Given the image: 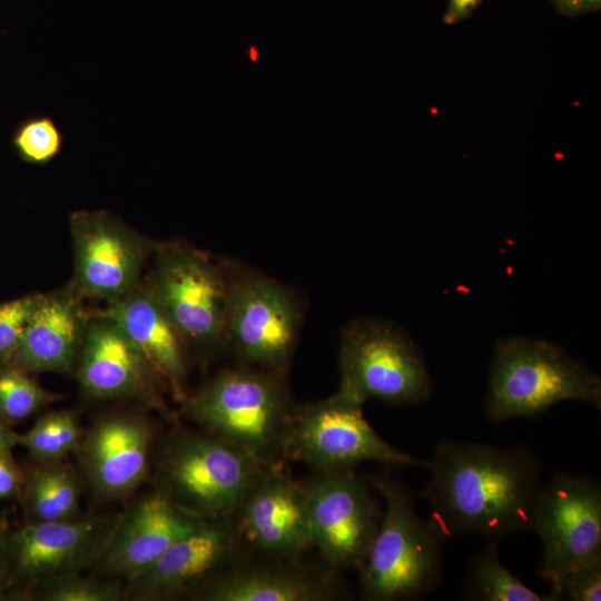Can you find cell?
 Here are the masks:
<instances>
[{"label": "cell", "instance_id": "6da1fadb", "mask_svg": "<svg viewBox=\"0 0 601 601\" xmlns=\"http://www.w3.org/2000/svg\"><path fill=\"white\" fill-rule=\"evenodd\" d=\"M422 492L443 540L474 533L487 541L531 530L542 463L526 446L439 442Z\"/></svg>", "mask_w": 601, "mask_h": 601}, {"label": "cell", "instance_id": "7a4b0ae2", "mask_svg": "<svg viewBox=\"0 0 601 601\" xmlns=\"http://www.w3.org/2000/svg\"><path fill=\"white\" fill-rule=\"evenodd\" d=\"M204 430L282 469L295 405L285 372L250 366L221 371L183 402Z\"/></svg>", "mask_w": 601, "mask_h": 601}, {"label": "cell", "instance_id": "3957f363", "mask_svg": "<svg viewBox=\"0 0 601 601\" xmlns=\"http://www.w3.org/2000/svg\"><path fill=\"white\" fill-rule=\"evenodd\" d=\"M384 501L381 521L359 568L362 595L372 601L418 599L442 577L444 541L415 510L412 492L390 475L370 479Z\"/></svg>", "mask_w": 601, "mask_h": 601}, {"label": "cell", "instance_id": "277c9868", "mask_svg": "<svg viewBox=\"0 0 601 601\" xmlns=\"http://www.w3.org/2000/svg\"><path fill=\"white\" fill-rule=\"evenodd\" d=\"M571 400L600 410L599 375L551 342L521 336L496 341L484 401L489 421L535 418L553 405Z\"/></svg>", "mask_w": 601, "mask_h": 601}, {"label": "cell", "instance_id": "5b68a950", "mask_svg": "<svg viewBox=\"0 0 601 601\" xmlns=\"http://www.w3.org/2000/svg\"><path fill=\"white\" fill-rule=\"evenodd\" d=\"M273 470L209 433L175 437L159 463V489L206 521L231 520Z\"/></svg>", "mask_w": 601, "mask_h": 601}, {"label": "cell", "instance_id": "8992f818", "mask_svg": "<svg viewBox=\"0 0 601 601\" xmlns=\"http://www.w3.org/2000/svg\"><path fill=\"white\" fill-rule=\"evenodd\" d=\"M341 381L336 392L364 405L370 398L412 406L427 401L432 381L414 341L397 325L356 318L341 335Z\"/></svg>", "mask_w": 601, "mask_h": 601}, {"label": "cell", "instance_id": "52a82bcc", "mask_svg": "<svg viewBox=\"0 0 601 601\" xmlns=\"http://www.w3.org/2000/svg\"><path fill=\"white\" fill-rule=\"evenodd\" d=\"M225 337L244 366L286 372L303 322L292 287L238 262L224 263Z\"/></svg>", "mask_w": 601, "mask_h": 601}, {"label": "cell", "instance_id": "ba28073f", "mask_svg": "<svg viewBox=\"0 0 601 601\" xmlns=\"http://www.w3.org/2000/svg\"><path fill=\"white\" fill-rule=\"evenodd\" d=\"M152 255L147 285L188 346L206 355L226 347L224 264L179 239L156 244Z\"/></svg>", "mask_w": 601, "mask_h": 601}, {"label": "cell", "instance_id": "9c48e42d", "mask_svg": "<svg viewBox=\"0 0 601 601\" xmlns=\"http://www.w3.org/2000/svg\"><path fill=\"white\" fill-rule=\"evenodd\" d=\"M286 460L302 461L321 472L353 469L365 461L395 467L428 464L383 440L365 418L363 405L338 392L295 405Z\"/></svg>", "mask_w": 601, "mask_h": 601}, {"label": "cell", "instance_id": "30bf717a", "mask_svg": "<svg viewBox=\"0 0 601 601\" xmlns=\"http://www.w3.org/2000/svg\"><path fill=\"white\" fill-rule=\"evenodd\" d=\"M531 530L541 540L540 575L555 587L601 563V486L587 475L555 472L539 494Z\"/></svg>", "mask_w": 601, "mask_h": 601}, {"label": "cell", "instance_id": "8fae6325", "mask_svg": "<svg viewBox=\"0 0 601 601\" xmlns=\"http://www.w3.org/2000/svg\"><path fill=\"white\" fill-rule=\"evenodd\" d=\"M73 250L70 284L85 299L114 304L141 282L154 247L116 215L105 210H76L69 215Z\"/></svg>", "mask_w": 601, "mask_h": 601}, {"label": "cell", "instance_id": "7c38bea8", "mask_svg": "<svg viewBox=\"0 0 601 601\" xmlns=\"http://www.w3.org/2000/svg\"><path fill=\"white\" fill-rule=\"evenodd\" d=\"M312 544L334 566H362L382 510L353 469L321 472L304 486Z\"/></svg>", "mask_w": 601, "mask_h": 601}, {"label": "cell", "instance_id": "4fadbf2b", "mask_svg": "<svg viewBox=\"0 0 601 601\" xmlns=\"http://www.w3.org/2000/svg\"><path fill=\"white\" fill-rule=\"evenodd\" d=\"M117 519L102 516L28 522L7 534L9 580L37 587L98 562Z\"/></svg>", "mask_w": 601, "mask_h": 601}, {"label": "cell", "instance_id": "5bb4252c", "mask_svg": "<svg viewBox=\"0 0 601 601\" xmlns=\"http://www.w3.org/2000/svg\"><path fill=\"white\" fill-rule=\"evenodd\" d=\"M205 522L158 487L117 519L98 562L107 573L129 581Z\"/></svg>", "mask_w": 601, "mask_h": 601}, {"label": "cell", "instance_id": "9a60e30c", "mask_svg": "<svg viewBox=\"0 0 601 601\" xmlns=\"http://www.w3.org/2000/svg\"><path fill=\"white\" fill-rule=\"evenodd\" d=\"M75 372L82 391L99 400L158 402L164 385L122 328L98 312L90 313Z\"/></svg>", "mask_w": 601, "mask_h": 601}, {"label": "cell", "instance_id": "2e32d148", "mask_svg": "<svg viewBox=\"0 0 601 601\" xmlns=\"http://www.w3.org/2000/svg\"><path fill=\"white\" fill-rule=\"evenodd\" d=\"M152 432L134 414H111L97 421L83 435L80 457L92 489L105 499L132 493L149 472Z\"/></svg>", "mask_w": 601, "mask_h": 601}, {"label": "cell", "instance_id": "e0dca14e", "mask_svg": "<svg viewBox=\"0 0 601 601\" xmlns=\"http://www.w3.org/2000/svg\"><path fill=\"white\" fill-rule=\"evenodd\" d=\"M236 518L239 536L269 555L294 559L313 545L305 489L282 469L266 472Z\"/></svg>", "mask_w": 601, "mask_h": 601}, {"label": "cell", "instance_id": "ac0fdd59", "mask_svg": "<svg viewBox=\"0 0 601 601\" xmlns=\"http://www.w3.org/2000/svg\"><path fill=\"white\" fill-rule=\"evenodd\" d=\"M239 540L231 520L206 521L174 543L144 572L127 581L124 595L136 600H161L183 593L229 561Z\"/></svg>", "mask_w": 601, "mask_h": 601}, {"label": "cell", "instance_id": "d6986e66", "mask_svg": "<svg viewBox=\"0 0 601 601\" xmlns=\"http://www.w3.org/2000/svg\"><path fill=\"white\" fill-rule=\"evenodd\" d=\"M82 300L70 283L41 294L11 365L31 374L75 372L90 317Z\"/></svg>", "mask_w": 601, "mask_h": 601}, {"label": "cell", "instance_id": "ffe728a7", "mask_svg": "<svg viewBox=\"0 0 601 601\" xmlns=\"http://www.w3.org/2000/svg\"><path fill=\"white\" fill-rule=\"evenodd\" d=\"M96 312L111 318L122 328L171 396L183 403L188 396L189 346L147 283H140L120 300Z\"/></svg>", "mask_w": 601, "mask_h": 601}, {"label": "cell", "instance_id": "44dd1931", "mask_svg": "<svg viewBox=\"0 0 601 601\" xmlns=\"http://www.w3.org/2000/svg\"><path fill=\"white\" fill-rule=\"evenodd\" d=\"M334 595V588L298 570L244 568L214 581L201 594L208 601H322Z\"/></svg>", "mask_w": 601, "mask_h": 601}, {"label": "cell", "instance_id": "7402d4cb", "mask_svg": "<svg viewBox=\"0 0 601 601\" xmlns=\"http://www.w3.org/2000/svg\"><path fill=\"white\" fill-rule=\"evenodd\" d=\"M22 490L28 522L70 520L78 512L79 480L59 461L30 467L23 474Z\"/></svg>", "mask_w": 601, "mask_h": 601}, {"label": "cell", "instance_id": "603a6c76", "mask_svg": "<svg viewBox=\"0 0 601 601\" xmlns=\"http://www.w3.org/2000/svg\"><path fill=\"white\" fill-rule=\"evenodd\" d=\"M463 598L476 601H558L552 592H534L512 574L502 564L494 541H489L472 560Z\"/></svg>", "mask_w": 601, "mask_h": 601}, {"label": "cell", "instance_id": "cb8c5ba5", "mask_svg": "<svg viewBox=\"0 0 601 601\" xmlns=\"http://www.w3.org/2000/svg\"><path fill=\"white\" fill-rule=\"evenodd\" d=\"M81 439L76 416L68 411H55L41 415L24 433H18V445L39 463H49L76 450Z\"/></svg>", "mask_w": 601, "mask_h": 601}, {"label": "cell", "instance_id": "d4e9b609", "mask_svg": "<svg viewBox=\"0 0 601 601\" xmlns=\"http://www.w3.org/2000/svg\"><path fill=\"white\" fill-rule=\"evenodd\" d=\"M57 400L31 373L16 365L0 368V415L10 424L28 418Z\"/></svg>", "mask_w": 601, "mask_h": 601}, {"label": "cell", "instance_id": "484cf974", "mask_svg": "<svg viewBox=\"0 0 601 601\" xmlns=\"http://www.w3.org/2000/svg\"><path fill=\"white\" fill-rule=\"evenodd\" d=\"M11 142L21 160L46 166L61 154L65 136L51 116L38 115L17 125Z\"/></svg>", "mask_w": 601, "mask_h": 601}, {"label": "cell", "instance_id": "4316f807", "mask_svg": "<svg viewBox=\"0 0 601 601\" xmlns=\"http://www.w3.org/2000/svg\"><path fill=\"white\" fill-rule=\"evenodd\" d=\"M36 595L46 601H117L124 595V588L117 581H102L66 575L42 583Z\"/></svg>", "mask_w": 601, "mask_h": 601}, {"label": "cell", "instance_id": "83f0119b", "mask_svg": "<svg viewBox=\"0 0 601 601\" xmlns=\"http://www.w3.org/2000/svg\"><path fill=\"white\" fill-rule=\"evenodd\" d=\"M41 293L0 303V368L11 365Z\"/></svg>", "mask_w": 601, "mask_h": 601}, {"label": "cell", "instance_id": "f1b7e54d", "mask_svg": "<svg viewBox=\"0 0 601 601\" xmlns=\"http://www.w3.org/2000/svg\"><path fill=\"white\" fill-rule=\"evenodd\" d=\"M556 600L600 601L601 563L565 575L551 591Z\"/></svg>", "mask_w": 601, "mask_h": 601}, {"label": "cell", "instance_id": "f546056e", "mask_svg": "<svg viewBox=\"0 0 601 601\" xmlns=\"http://www.w3.org/2000/svg\"><path fill=\"white\" fill-rule=\"evenodd\" d=\"M23 484V473L12 454L0 453V500L14 496Z\"/></svg>", "mask_w": 601, "mask_h": 601}, {"label": "cell", "instance_id": "4dcf8cb0", "mask_svg": "<svg viewBox=\"0 0 601 601\" xmlns=\"http://www.w3.org/2000/svg\"><path fill=\"white\" fill-rule=\"evenodd\" d=\"M555 10L568 17L599 11L601 0H551Z\"/></svg>", "mask_w": 601, "mask_h": 601}, {"label": "cell", "instance_id": "1f68e13d", "mask_svg": "<svg viewBox=\"0 0 601 601\" xmlns=\"http://www.w3.org/2000/svg\"><path fill=\"white\" fill-rule=\"evenodd\" d=\"M481 2L482 0H449L444 22L454 24L469 18Z\"/></svg>", "mask_w": 601, "mask_h": 601}, {"label": "cell", "instance_id": "d6a6232c", "mask_svg": "<svg viewBox=\"0 0 601 601\" xmlns=\"http://www.w3.org/2000/svg\"><path fill=\"white\" fill-rule=\"evenodd\" d=\"M18 446V433L11 428V424L0 415V453L12 454Z\"/></svg>", "mask_w": 601, "mask_h": 601}, {"label": "cell", "instance_id": "836d02e7", "mask_svg": "<svg viewBox=\"0 0 601 601\" xmlns=\"http://www.w3.org/2000/svg\"><path fill=\"white\" fill-rule=\"evenodd\" d=\"M7 534L2 525H0V599L4 595L9 577L7 564Z\"/></svg>", "mask_w": 601, "mask_h": 601}]
</instances>
